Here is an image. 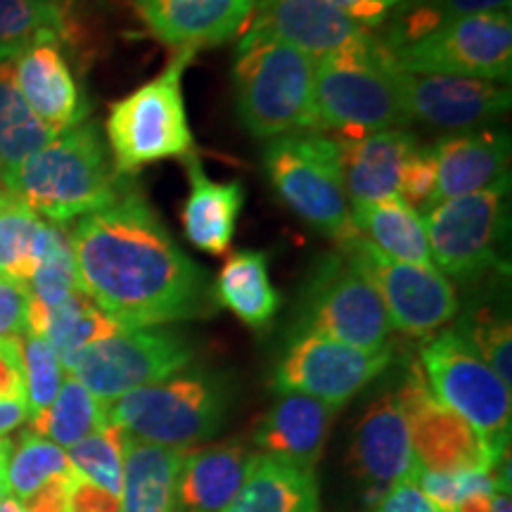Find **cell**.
<instances>
[{"label": "cell", "mask_w": 512, "mask_h": 512, "mask_svg": "<svg viewBox=\"0 0 512 512\" xmlns=\"http://www.w3.org/2000/svg\"><path fill=\"white\" fill-rule=\"evenodd\" d=\"M12 453V441L8 437H0V484L5 489V470H8V460ZM8 494V491H5Z\"/></svg>", "instance_id": "c3c4849f"}, {"label": "cell", "mask_w": 512, "mask_h": 512, "mask_svg": "<svg viewBox=\"0 0 512 512\" xmlns=\"http://www.w3.org/2000/svg\"><path fill=\"white\" fill-rule=\"evenodd\" d=\"M330 3L342 12H347L354 22H358L368 31L380 27L384 19H387L389 12H392L384 8L380 0H330Z\"/></svg>", "instance_id": "bcb514c9"}, {"label": "cell", "mask_w": 512, "mask_h": 512, "mask_svg": "<svg viewBox=\"0 0 512 512\" xmlns=\"http://www.w3.org/2000/svg\"><path fill=\"white\" fill-rule=\"evenodd\" d=\"M252 458L254 453L240 439L185 448L176 470L178 510L226 512L245 482Z\"/></svg>", "instance_id": "cb8c5ba5"}, {"label": "cell", "mask_w": 512, "mask_h": 512, "mask_svg": "<svg viewBox=\"0 0 512 512\" xmlns=\"http://www.w3.org/2000/svg\"><path fill=\"white\" fill-rule=\"evenodd\" d=\"M465 337L470 339L472 347L479 351V356L489 363L491 370L508 384L512 382V332L510 320L496 316L489 309L479 311L475 318L467 323V328H460Z\"/></svg>", "instance_id": "f35d334b"}, {"label": "cell", "mask_w": 512, "mask_h": 512, "mask_svg": "<svg viewBox=\"0 0 512 512\" xmlns=\"http://www.w3.org/2000/svg\"><path fill=\"white\" fill-rule=\"evenodd\" d=\"M408 119L441 131H475L510 112L512 93L496 81L467 76L413 74L399 69Z\"/></svg>", "instance_id": "9a60e30c"}, {"label": "cell", "mask_w": 512, "mask_h": 512, "mask_svg": "<svg viewBox=\"0 0 512 512\" xmlns=\"http://www.w3.org/2000/svg\"><path fill=\"white\" fill-rule=\"evenodd\" d=\"M337 140L342 150V174L349 207L399 197L403 169L420 147L415 133L406 128H389L363 138Z\"/></svg>", "instance_id": "603a6c76"}, {"label": "cell", "mask_w": 512, "mask_h": 512, "mask_svg": "<svg viewBox=\"0 0 512 512\" xmlns=\"http://www.w3.org/2000/svg\"><path fill=\"white\" fill-rule=\"evenodd\" d=\"M437 162L434 204L510 185V133L501 128H475L439 138L432 145Z\"/></svg>", "instance_id": "ffe728a7"}, {"label": "cell", "mask_w": 512, "mask_h": 512, "mask_svg": "<svg viewBox=\"0 0 512 512\" xmlns=\"http://www.w3.org/2000/svg\"><path fill=\"white\" fill-rule=\"evenodd\" d=\"M387 55L401 72L467 76L508 86L512 76V17L510 12H489L451 19L415 41L389 50Z\"/></svg>", "instance_id": "7c38bea8"}, {"label": "cell", "mask_w": 512, "mask_h": 512, "mask_svg": "<svg viewBox=\"0 0 512 512\" xmlns=\"http://www.w3.org/2000/svg\"><path fill=\"white\" fill-rule=\"evenodd\" d=\"M216 302L249 328H268L280 309V294L268 275V256L254 249L230 254L216 278Z\"/></svg>", "instance_id": "f546056e"}, {"label": "cell", "mask_w": 512, "mask_h": 512, "mask_svg": "<svg viewBox=\"0 0 512 512\" xmlns=\"http://www.w3.org/2000/svg\"><path fill=\"white\" fill-rule=\"evenodd\" d=\"M226 512H320L316 472L254 453L245 482Z\"/></svg>", "instance_id": "4316f807"}, {"label": "cell", "mask_w": 512, "mask_h": 512, "mask_svg": "<svg viewBox=\"0 0 512 512\" xmlns=\"http://www.w3.org/2000/svg\"><path fill=\"white\" fill-rule=\"evenodd\" d=\"M389 363L392 347L368 351L313 332H297L275 366L273 389L342 408L380 377Z\"/></svg>", "instance_id": "5bb4252c"}, {"label": "cell", "mask_w": 512, "mask_h": 512, "mask_svg": "<svg viewBox=\"0 0 512 512\" xmlns=\"http://www.w3.org/2000/svg\"><path fill=\"white\" fill-rule=\"evenodd\" d=\"M29 287L0 275V339L22 337L27 332Z\"/></svg>", "instance_id": "60d3db41"}, {"label": "cell", "mask_w": 512, "mask_h": 512, "mask_svg": "<svg viewBox=\"0 0 512 512\" xmlns=\"http://www.w3.org/2000/svg\"><path fill=\"white\" fill-rule=\"evenodd\" d=\"M15 60V57H12ZM0 62V183L19 169L24 159L46 147L57 133L24 102L15 81V62Z\"/></svg>", "instance_id": "4dcf8cb0"}, {"label": "cell", "mask_w": 512, "mask_h": 512, "mask_svg": "<svg viewBox=\"0 0 512 512\" xmlns=\"http://www.w3.org/2000/svg\"><path fill=\"white\" fill-rule=\"evenodd\" d=\"M192 358L195 344L174 328L119 330L83 349L67 373L95 399L110 403L183 373Z\"/></svg>", "instance_id": "8fae6325"}, {"label": "cell", "mask_w": 512, "mask_h": 512, "mask_svg": "<svg viewBox=\"0 0 512 512\" xmlns=\"http://www.w3.org/2000/svg\"><path fill=\"white\" fill-rule=\"evenodd\" d=\"M43 221L19 200L15 192L0 188V275L29 283L36 268V242Z\"/></svg>", "instance_id": "e575fe53"}, {"label": "cell", "mask_w": 512, "mask_h": 512, "mask_svg": "<svg viewBox=\"0 0 512 512\" xmlns=\"http://www.w3.org/2000/svg\"><path fill=\"white\" fill-rule=\"evenodd\" d=\"M29 420L27 403L24 401H5L0 403V437L19 430Z\"/></svg>", "instance_id": "7dc6e473"}, {"label": "cell", "mask_w": 512, "mask_h": 512, "mask_svg": "<svg viewBox=\"0 0 512 512\" xmlns=\"http://www.w3.org/2000/svg\"><path fill=\"white\" fill-rule=\"evenodd\" d=\"M76 475L64 448L53 441L38 437L34 432L19 434L17 444L12 441V453L5 470V491L17 501L34 494L43 484L55 477Z\"/></svg>", "instance_id": "d590c367"}, {"label": "cell", "mask_w": 512, "mask_h": 512, "mask_svg": "<svg viewBox=\"0 0 512 512\" xmlns=\"http://www.w3.org/2000/svg\"><path fill=\"white\" fill-rule=\"evenodd\" d=\"M19 354H22L24 392H27V411L31 420L55 401L67 373H64L55 349L41 335H34L29 330L19 337Z\"/></svg>", "instance_id": "74e56055"}, {"label": "cell", "mask_w": 512, "mask_h": 512, "mask_svg": "<svg viewBox=\"0 0 512 512\" xmlns=\"http://www.w3.org/2000/svg\"><path fill=\"white\" fill-rule=\"evenodd\" d=\"M195 50H178L162 74L110 107L105 131L119 176H133L162 159L197 157L183 100V74Z\"/></svg>", "instance_id": "8992f818"}, {"label": "cell", "mask_w": 512, "mask_h": 512, "mask_svg": "<svg viewBox=\"0 0 512 512\" xmlns=\"http://www.w3.org/2000/svg\"><path fill=\"white\" fill-rule=\"evenodd\" d=\"M380 3L384 5V8H387V10H392L394 8V5H401L403 3V0H380Z\"/></svg>", "instance_id": "816d5d0a"}, {"label": "cell", "mask_w": 512, "mask_h": 512, "mask_svg": "<svg viewBox=\"0 0 512 512\" xmlns=\"http://www.w3.org/2000/svg\"><path fill=\"white\" fill-rule=\"evenodd\" d=\"M67 512H121V501L119 496L76 475L69 489Z\"/></svg>", "instance_id": "ee69618b"}, {"label": "cell", "mask_w": 512, "mask_h": 512, "mask_svg": "<svg viewBox=\"0 0 512 512\" xmlns=\"http://www.w3.org/2000/svg\"><path fill=\"white\" fill-rule=\"evenodd\" d=\"M3 496H5V489H3V484H0V501H3Z\"/></svg>", "instance_id": "11a10c76"}, {"label": "cell", "mask_w": 512, "mask_h": 512, "mask_svg": "<svg viewBox=\"0 0 512 512\" xmlns=\"http://www.w3.org/2000/svg\"><path fill=\"white\" fill-rule=\"evenodd\" d=\"M373 512H439L430 498L420 491L413 479L389 486L377 498V508Z\"/></svg>", "instance_id": "7bdbcfd3"}, {"label": "cell", "mask_w": 512, "mask_h": 512, "mask_svg": "<svg viewBox=\"0 0 512 512\" xmlns=\"http://www.w3.org/2000/svg\"><path fill=\"white\" fill-rule=\"evenodd\" d=\"M74 24L69 8L48 0H0V62L46 38L72 41Z\"/></svg>", "instance_id": "836d02e7"}, {"label": "cell", "mask_w": 512, "mask_h": 512, "mask_svg": "<svg viewBox=\"0 0 512 512\" xmlns=\"http://www.w3.org/2000/svg\"><path fill=\"white\" fill-rule=\"evenodd\" d=\"M297 332H313L349 347L377 351L389 347L392 323L375 285L339 249L313 268L304 292Z\"/></svg>", "instance_id": "30bf717a"}, {"label": "cell", "mask_w": 512, "mask_h": 512, "mask_svg": "<svg viewBox=\"0 0 512 512\" xmlns=\"http://www.w3.org/2000/svg\"><path fill=\"white\" fill-rule=\"evenodd\" d=\"M12 62L19 93L43 124L55 133L83 124L88 102L62 53V41H38Z\"/></svg>", "instance_id": "44dd1931"}, {"label": "cell", "mask_w": 512, "mask_h": 512, "mask_svg": "<svg viewBox=\"0 0 512 512\" xmlns=\"http://www.w3.org/2000/svg\"><path fill=\"white\" fill-rule=\"evenodd\" d=\"M27 330L46 339L67 373L83 349L121 328L81 290L57 306H43L29 299Z\"/></svg>", "instance_id": "484cf974"}, {"label": "cell", "mask_w": 512, "mask_h": 512, "mask_svg": "<svg viewBox=\"0 0 512 512\" xmlns=\"http://www.w3.org/2000/svg\"><path fill=\"white\" fill-rule=\"evenodd\" d=\"M76 475L72 477H55L48 484H43L41 489L34 494L22 498L24 512H67L69 505V489H72Z\"/></svg>", "instance_id": "f6af8a7d"}, {"label": "cell", "mask_w": 512, "mask_h": 512, "mask_svg": "<svg viewBox=\"0 0 512 512\" xmlns=\"http://www.w3.org/2000/svg\"><path fill=\"white\" fill-rule=\"evenodd\" d=\"M235 110L254 138L318 131L316 60L287 43L242 36L233 67Z\"/></svg>", "instance_id": "3957f363"}, {"label": "cell", "mask_w": 512, "mask_h": 512, "mask_svg": "<svg viewBox=\"0 0 512 512\" xmlns=\"http://www.w3.org/2000/svg\"><path fill=\"white\" fill-rule=\"evenodd\" d=\"M48 3H55V5H64V8H69V0H48Z\"/></svg>", "instance_id": "f5cc1de1"}, {"label": "cell", "mask_w": 512, "mask_h": 512, "mask_svg": "<svg viewBox=\"0 0 512 512\" xmlns=\"http://www.w3.org/2000/svg\"><path fill=\"white\" fill-rule=\"evenodd\" d=\"M434 190H437V162L432 147H418L403 169L399 200L413 207L418 214L432 207Z\"/></svg>", "instance_id": "ab89813d"}, {"label": "cell", "mask_w": 512, "mask_h": 512, "mask_svg": "<svg viewBox=\"0 0 512 512\" xmlns=\"http://www.w3.org/2000/svg\"><path fill=\"white\" fill-rule=\"evenodd\" d=\"M126 178L114 169L100 126L83 121L24 159L3 188L15 192L38 216L67 226L107 207Z\"/></svg>", "instance_id": "7a4b0ae2"}, {"label": "cell", "mask_w": 512, "mask_h": 512, "mask_svg": "<svg viewBox=\"0 0 512 512\" xmlns=\"http://www.w3.org/2000/svg\"><path fill=\"white\" fill-rule=\"evenodd\" d=\"M183 451L147 444L126 434L121 512H181L176 498V470Z\"/></svg>", "instance_id": "83f0119b"}, {"label": "cell", "mask_w": 512, "mask_h": 512, "mask_svg": "<svg viewBox=\"0 0 512 512\" xmlns=\"http://www.w3.org/2000/svg\"><path fill=\"white\" fill-rule=\"evenodd\" d=\"M0 512H24V510H22V505H19L15 496L5 494L3 501H0Z\"/></svg>", "instance_id": "f907efd6"}, {"label": "cell", "mask_w": 512, "mask_h": 512, "mask_svg": "<svg viewBox=\"0 0 512 512\" xmlns=\"http://www.w3.org/2000/svg\"><path fill=\"white\" fill-rule=\"evenodd\" d=\"M81 290L121 330L166 328L209 316V278L178 247L147 197L133 181L72 233Z\"/></svg>", "instance_id": "6da1fadb"}, {"label": "cell", "mask_w": 512, "mask_h": 512, "mask_svg": "<svg viewBox=\"0 0 512 512\" xmlns=\"http://www.w3.org/2000/svg\"><path fill=\"white\" fill-rule=\"evenodd\" d=\"M339 408L304 394H280L256 425L254 444L264 456L316 472Z\"/></svg>", "instance_id": "7402d4cb"}, {"label": "cell", "mask_w": 512, "mask_h": 512, "mask_svg": "<svg viewBox=\"0 0 512 512\" xmlns=\"http://www.w3.org/2000/svg\"><path fill=\"white\" fill-rule=\"evenodd\" d=\"M233 392L221 375L178 373L107 403V422L128 437L166 448H192L226 425Z\"/></svg>", "instance_id": "5b68a950"}, {"label": "cell", "mask_w": 512, "mask_h": 512, "mask_svg": "<svg viewBox=\"0 0 512 512\" xmlns=\"http://www.w3.org/2000/svg\"><path fill=\"white\" fill-rule=\"evenodd\" d=\"M349 463L370 491H387L403 479H413L420 463L399 394L380 396L363 413L354 430Z\"/></svg>", "instance_id": "d6986e66"}, {"label": "cell", "mask_w": 512, "mask_h": 512, "mask_svg": "<svg viewBox=\"0 0 512 512\" xmlns=\"http://www.w3.org/2000/svg\"><path fill=\"white\" fill-rule=\"evenodd\" d=\"M351 223L377 252L406 264L434 266L422 216L399 197L351 204Z\"/></svg>", "instance_id": "f1b7e54d"}, {"label": "cell", "mask_w": 512, "mask_h": 512, "mask_svg": "<svg viewBox=\"0 0 512 512\" xmlns=\"http://www.w3.org/2000/svg\"><path fill=\"white\" fill-rule=\"evenodd\" d=\"M510 3L512 0H403L396 12H389L380 24L382 31L373 34L389 53L451 19L510 12Z\"/></svg>", "instance_id": "d6a6232c"}, {"label": "cell", "mask_w": 512, "mask_h": 512, "mask_svg": "<svg viewBox=\"0 0 512 512\" xmlns=\"http://www.w3.org/2000/svg\"><path fill=\"white\" fill-rule=\"evenodd\" d=\"M264 169L275 195L299 219L337 242L354 233L337 138L299 131L268 140Z\"/></svg>", "instance_id": "ba28073f"}, {"label": "cell", "mask_w": 512, "mask_h": 512, "mask_svg": "<svg viewBox=\"0 0 512 512\" xmlns=\"http://www.w3.org/2000/svg\"><path fill=\"white\" fill-rule=\"evenodd\" d=\"M124 441L126 434L107 422L79 444L67 448L69 463L79 477L119 496L124 482Z\"/></svg>", "instance_id": "8d00e7d4"}, {"label": "cell", "mask_w": 512, "mask_h": 512, "mask_svg": "<svg viewBox=\"0 0 512 512\" xmlns=\"http://www.w3.org/2000/svg\"><path fill=\"white\" fill-rule=\"evenodd\" d=\"M0 188H3V183H0Z\"/></svg>", "instance_id": "9f6ffc18"}, {"label": "cell", "mask_w": 512, "mask_h": 512, "mask_svg": "<svg viewBox=\"0 0 512 512\" xmlns=\"http://www.w3.org/2000/svg\"><path fill=\"white\" fill-rule=\"evenodd\" d=\"M185 166L190 181L188 200L183 207L185 238L202 252H228L240 211L245 207V188L240 181L219 183L209 178L197 157L188 159Z\"/></svg>", "instance_id": "d4e9b609"}, {"label": "cell", "mask_w": 512, "mask_h": 512, "mask_svg": "<svg viewBox=\"0 0 512 512\" xmlns=\"http://www.w3.org/2000/svg\"><path fill=\"white\" fill-rule=\"evenodd\" d=\"M491 512H512L510 494H496L491 501Z\"/></svg>", "instance_id": "681fc988"}, {"label": "cell", "mask_w": 512, "mask_h": 512, "mask_svg": "<svg viewBox=\"0 0 512 512\" xmlns=\"http://www.w3.org/2000/svg\"><path fill=\"white\" fill-rule=\"evenodd\" d=\"M147 34L176 50L219 46L252 22L254 0H133Z\"/></svg>", "instance_id": "ac0fdd59"}, {"label": "cell", "mask_w": 512, "mask_h": 512, "mask_svg": "<svg viewBox=\"0 0 512 512\" xmlns=\"http://www.w3.org/2000/svg\"><path fill=\"white\" fill-rule=\"evenodd\" d=\"M24 401V370L22 354H19V337L0 339V403Z\"/></svg>", "instance_id": "b9f144b4"}, {"label": "cell", "mask_w": 512, "mask_h": 512, "mask_svg": "<svg viewBox=\"0 0 512 512\" xmlns=\"http://www.w3.org/2000/svg\"><path fill=\"white\" fill-rule=\"evenodd\" d=\"M318 133L363 138L411 124L399 88V69L373 31L361 46L316 60Z\"/></svg>", "instance_id": "277c9868"}, {"label": "cell", "mask_w": 512, "mask_h": 512, "mask_svg": "<svg viewBox=\"0 0 512 512\" xmlns=\"http://www.w3.org/2000/svg\"><path fill=\"white\" fill-rule=\"evenodd\" d=\"M396 394H399L408 427H411L415 458L422 467L458 472L477 470V467L496 470L503 463V460L491 456L484 441L463 418L448 411L444 403L430 392L418 366H413L411 377Z\"/></svg>", "instance_id": "2e32d148"}, {"label": "cell", "mask_w": 512, "mask_h": 512, "mask_svg": "<svg viewBox=\"0 0 512 512\" xmlns=\"http://www.w3.org/2000/svg\"><path fill=\"white\" fill-rule=\"evenodd\" d=\"M418 368L430 392L448 411L475 430L491 456H508L512 399L510 387L479 356L460 328L427 337Z\"/></svg>", "instance_id": "52a82bcc"}, {"label": "cell", "mask_w": 512, "mask_h": 512, "mask_svg": "<svg viewBox=\"0 0 512 512\" xmlns=\"http://www.w3.org/2000/svg\"><path fill=\"white\" fill-rule=\"evenodd\" d=\"M268 0H256V8H261V5H266Z\"/></svg>", "instance_id": "db71d44e"}, {"label": "cell", "mask_w": 512, "mask_h": 512, "mask_svg": "<svg viewBox=\"0 0 512 512\" xmlns=\"http://www.w3.org/2000/svg\"><path fill=\"white\" fill-rule=\"evenodd\" d=\"M105 408L107 403L95 399L76 377L67 373L55 401L29 420V432L53 441L60 448H72L107 425Z\"/></svg>", "instance_id": "1f68e13d"}, {"label": "cell", "mask_w": 512, "mask_h": 512, "mask_svg": "<svg viewBox=\"0 0 512 512\" xmlns=\"http://www.w3.org/2000/svg\"><path fill=\"white\" fill-rule=\"evenodd\" d=\"M510 185L453 197L422 211L432 264L441 275L472 283L489 271H503L508 240Z\"/></svg>", "instance_id": "9c48e42d"}, {"label": "cell", "mask_w": 512, "mask_h": 512, "mask_svg": "<svg viewBox=\"0 0 512 512\" xmlns=\"http://www.w3.org/2000/svg\"><path fill=\"white\" fill-rule=\"evenodd\" d=\"M339 249L375 285L392 330L427 339L456 318L460 309L456 287L434 266L389 259L356 230L339 240Z\"/></svg>", "instance_id": "4fadbf2b"}, {"label": "cell", "mask_w": 512, "mask_h": 512, "mask_svg": "<svg viewBox=\"0 0 512 512\" xmlns=\"http://www.w3.org/2000/svg\"><path fill=\"white\" fill-rule=\"evenodd\" d=\"M245 36L287 43L320 60L361 46L370 31L330 0H268L256 8Z\"/></svg>", "instance_id": "e0dca14e"}, {"label": "cell", "mask_w": 512, "mask_h": 512, "mask_svg": "<svg viewBox=\"0 0 512 512\" xmlns=\"http://www.w3.org/2000/svg\"><path fill=\"white\" fill-rule=\"evenodd\" d=\"M254 3H256V0H254Z\"/></svg>", "instance_id": "6f0895ef"}]
</instances>
